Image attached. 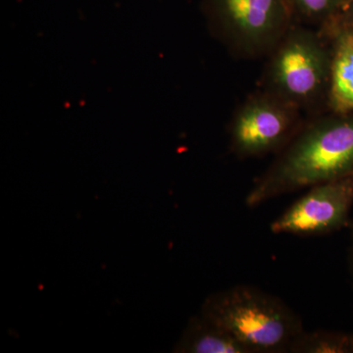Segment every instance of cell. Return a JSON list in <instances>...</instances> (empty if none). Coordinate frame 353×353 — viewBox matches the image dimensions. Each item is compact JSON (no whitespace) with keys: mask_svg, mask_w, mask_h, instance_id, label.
Here are the masks:
<instances>
[{"mask_svg":"<svg viewBox=\"0 0 353 353\" xmlns=\"http://www.w3.org/2000/svg\"><path fill=\"white\" fill-rule=\"evenodd\" d=\"M350 245L348 248V267H350V273L352 276L353 283V223L350 224Z\"/></svg>","mask_w":353,"mask_h":353,"instance_id":"cell-12","label":"cell"},{"mask_svg":"<svg viewBox=\"0 0 353 353\" xmlns=\"http://www.w3.org/2000/svg\"><path fill=\"white\" fill-rule=\"evenodd\" d=\"M297 23L321 29L340 14L343 0H287Z\"/></svg>","mask_w":353,"mask_h":353,"instance_id":"cell-10","label":"cell"},{"mask_svg":"<svg viewBox=\"0 0 353 353\" xmlns=\"http://www.w3.org/2000/svg\"><path fill=\"white\" fill-rule=\"evenodd\" d=\"M201 314L240 341L250 353H289L303 322L289 304L248 285L211 294Z\"/></svg>","mask_w":353,"mask_h":353,"instance_id":"cell-2","label":"cell"},{"mask_svg":"<svg viewBox=\"0 0 353 353\" xmlns=\"http://www.w3.org/2000/svg\"><path fill=\"white\" fill-rule=\"evenodd\" d=\"M304 122L299 108L259 88L234 111L229 125L230 150L239 159L277 155Z\"/></svg>","mask_w":353,"mask_h":353,"instance_id":"cell-5","label":"cell"},{"mask_svg":"<svg viewBox=\"0 0 353 353\" xmlns=\"http://www.w3.org/2000/svg\"><path fill=\"white\" fill-rule=\"evenodd\" d=\"M289 353H353V334L304 330L292 341Z\"/></svg>","mask_w":353,"mask_h":353,"instance_id":"cell-9","label":"cell"},{"mask_svg":"<svg viewBox=\"0 0 353 353\" xmlns=\"http://www.w3.org/2000/svg\"><path fill=\"white\" fill-rule=\"evenodd\" d=\"M350 0H343V7H345V6H347V4L348 3V2H350Z\"/></svg>","mask_w":353,"mask_h":353,"instance_id":"cell-13","label":"cell"},{"mask_svg":"<svg viewBox=\"0 0 353 353\" xmlns=\"http://www.w3.org/2000/svg\"><path fill=\"white\" fill-rule=\"evenodd\" d=\"M336 19L341 24L353 28V0L341 9L340 14L336 16Z\"/></svg>","mask_w":353,"mask_h":353,"instance_id":"cell-11","label":"cell"},{"mask_svg":"<svg viewBox=\"0 0 353 353\" xmlns=\"http://www.w3.org/2000/svg\"><path fill=\"white\" fill-rule=\"evenodd\" d=\"M209 29L240 59L267 57L294 23L287 0H203Z\"/></svg>","mask_w":353,"mask_h":353,"instance_id":"cell-4","label":"cell"},{"mask_svg":"<svg viewBox=\"0 0 353 353\" xmlns=\"http://www.w3.org/2000/svg\"><path fill=\"white\" fill-rule=\"evenodd\" d=\"M266 58L259 88L309 117L328 112L331 46L320 30L294 23Z\"/></svg>","mask_w":353,"mask_h":353,"instance_id":"cell-3","label":"cell"},{"mask_svg":"<svg viewBox=\"0 0 353 353\" xmlns=\"http://www.w3.org/2000/svg\"><path fill=\"white\" fill-rule=\"evenodd\" d=\"M175 352L250 353L240 341L201 314L190 320Z\"/></svg>","mask_w":353,"mask_h":353,"instance_id":"cell-8","label":"cell"},{"mask_svg":"<svg viewBox=\"0 0 353 353\" xmlns=\"http://www.w3.org/2000/svg\"><path fill=\"white\" fill-rule=\"evenodd\" d=\"M320 30L331 46V72L327 111L353 113V28L334 18Z\"/></svg>","mask_w":353,"mask_h":353,"instance_id":"cell-7","label":"cell"},{"mask_svg":"<svg viewBox=\"0 0 353 353\" xmlns=\"http://www.w3.org/2000/svg\"><path fill=\"white\" fill-rule=\"evenodd\" d=\"M353 206V173L317 183L271 223L275 234L322 236L350 227Z\"/></svg>","mask_w":353,"mask_h":353,"instance_id":"cell-6","label":"cell"},{"mask_svg":"<svg viewBox=\"0 0 353 353\" xmlns=\"http://www.w3.org/2000/svg\"><path fill=\"white\" fill-rule=\"evenodd\" d=\"M353 173V113L309 117L253 183L245 202L257 208L276 197Z\"/></svg>","mask_w":353,"mask_h":353,"instance_id":"cell-1","label":"cell"}]
</instances>
